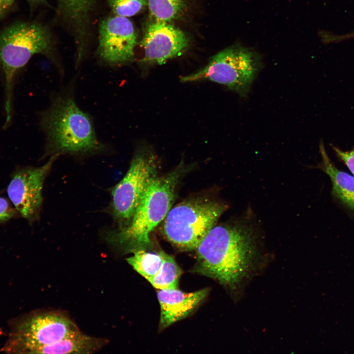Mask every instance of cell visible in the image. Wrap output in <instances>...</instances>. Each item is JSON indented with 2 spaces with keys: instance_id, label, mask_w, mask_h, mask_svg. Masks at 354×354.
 <instances>
[{
  "instance_id": "obj_23",
  "label": "cell",
  "mask_w": 354,
  "mask_h": 354,
  "mask_svg": "<svg viewBox=\"0 0 354 354\" xmlns=\"http://www.w3.org/2000/svg\"><path fill=\"white\" fill-rule=\"evenodd\" d=\"M30 0L32 1L36 2V1H40L42 0Z\"/></svg>"
},
{
  "instance_id": "obj_13",
  "label": "cell",
  "mask_w": 354,
  "mask_h": 354,
  "mask_svg": "<svg viewBox=\"0 0 354 354\" xmlns=\"http://www.w3.org/2000/svg\"><path fill=\"white\" fill-rule=\"evenodd\" d=\"M322 162L320 165L329 177L332 185L333 194L344 205L354 210V176L339 170L329 159L324 143H320Z\"/></svg>"
},
{
  "instance_id": "obj_20",
  "label": "cell",
  "mask_w": 354,
  "mask_h": 354,
  "mask_svg": "<svg viewBox=\"0 0 354 354\" xmlns=\"http://www.w3.org/2000/svg\"><path fill=\"white\" fill-rule=\"evenodd\" d=\"M18 214L6 199L0 197V224L16 217Z\"/></svg>"
},
{
  "instance_id": "obj_16",
  "label": "cell",
  "mask_w": 354,
  "mask_h": 354,
  "mask_svg": "<svg viewBox=\"0 0 354 354\" xmlns=\"http://www.w3.org/2000/svg\"><path fill=\"white\" fill-rule=\"evenodd\" d=\"M160 252L163 257L161 266L157 273L148 281L158 290L177 289L181 270L173 257Z\"/></svg>"
},
{
  "instance_id": "obj_21",
  "label": "cell",
  "mask_w": 354,
  "mask_h": 354,
  "mask_svg": "<svg viewBox=\"0 0 354 354\" xmlns=\"http://www.w3.org/2000/svg\"><path fill=\"white\" fill-rule=\"evenodd\" d=\"M336 156L347 166L354 176V149L350 151H343L340 148L331 145Z\"/></svg>"
},
{
  "instance_id": "obj_3",
  "label": "cell",
  "mask_w": 354,
  "mask_h": 354,
  "mask_svg": "<svg viewBox=\"0 0 354 354\" xmlns=\"http://www.w3.org/2000/svg\"><path fill=\"white\" fill-rule=\"evenodd\" d=\"M184 168L180 164L169 173L155 177L145 191L125 227L108 235L109 239L125 250L135 251L149 246V234L172 207L177 185Z\"/></svg>"
},
{
  "instance_id": "obj_7",
  "label": "cell",
  "mask_w": 354,
  "mask_h": 354,
  "mask_svg": "<svg viewBox=\"0 0 354 354\" xmlns=\"http://www.w3.org/2000/svg\"><path fill=\"white\" fill-rule=\"evenodd\" d=\"M260 68L257 56L240 47L219 52L205 67L180 78L182 82L208 80L227 87L240 95H246Z\"/></svg>"
},
{
  "instance_id": "obj_17",
  "label": "cell",
  "mask_w": 354,
  "mask_h": 354,
  "mask_svg": "<svg viewBox=\"0 0 354 354\" xmlns=\"http://www.w3.org/2000/svg\"><path fill=\"white\" fill-rule=\"evenodd\" d=\"M133 255L128 258V263L147 280L155 276L159 271L163 262L161 252L154 253L146 249L133 252Z\"/></svg>"
},
{
  "instance_id": "obj_10",
  "label": "cell",
  "mask_w": 354,
  "mask_h": 354,
  "mask_svg": "<svg viewBox=\"0 0 354 354\" xmlns=\"http://www.w3.org/2000/svg\"><path fill=\"white\" fill-rule=\"evenodd\" d=\"M136 44L134 26L127 17H108L100 23L97 53L104 62L118 65L133 60Z\"/></svg>"
},
{
  "instance_id": "obj_6",
  "label": "cell",
  "mask_w": 354,
  "mask_h": 354,
  "mask_svg": "<svg viewBox=\"0 0 354 354\" xmlns=\"http://www.w3.org/2000/svg\"><path fill=\"white\" fill-rule=\"evenodd\" d=\"M79 328L58 311H38L17 319L10 326L2 350L8 353L36 354L40 348L56 343Z\"/></svg>"
},
{
  "instance_id": "obj_8",
  "label": "cell",
  "mask_w": 354,
  "mask_h": 354,
  "mask_svg": "<svg viewBox=\"0 0 354 354\" xmlns=\"http://www.w3.org/2000/svg\"><path fill=\"white\" fill-rule=\"evenodd\" d=\"M156 160L149 148H142L134 155L123 178L112 190V213L118 229L127 226L150 183L156 177Z\"/></svg>"
},
{
  "instance_id": "obj_11",
  "label": "cell",
  "mask_w": 354,
  "mask_h": 354,
  "mask_svg": "<svg viewBox=\"0 0 354 354\" xmlns=\"http://www.w3.org/2000/svg\"><path fill=\"white\" fill-rule=\"evenodd\" d=\"M185 33L169 22L155 20L148 26L141 45L143 61L162 64L180 54L188 46Z\"/></svg>"
},
{
  "instance_id": "obj_22",
  "label": "cell",
  "mask_w": 354,
  "mask_h": 354,
  "mask_svg": "<svg viewBox=\"0 0 354 354\" xmlns=\"http://www.w3.org/2000/svg\"><path fill=\"white\" fill-rule=\"evenodd\" d=\"M14 0H0V16L10 8Z\"/></svg>"
},
{
  "instance_id": "obj_2",
  "label": "cell",
  "mask_w": 354,
  "mask_h": 354,
  "mask_svg": "<svg viewBox=\"0 0 354 354\" xmlns=\"http://www.w3.org/2000/svg\"><path fill=\"white\" fill-rule=\"evenodd\" d=\"M40 125L52 155L86 154L104 147L97 139L89 116L79 108L71 93L55 97L41 114Z\"/></svg>"
},
{
  "instance_id": "obj_14",
  "label": "cell",
  "mask_w": 354,
  "mask_h": 354,
  "mask_svg": "<svg viewBox=\"0 0 354 354\" xmlns=\"http://www.w3.org/2000/svg\"><path fill=\"white\" fill-rule=\"evenodd\" d=\"M106 340L93 337L79 329L61 340L38 349L36 354H88L99 350Z\"/></svg>"
},
{
  "instance_id": "obj_19",
  "label": "cell",
  "mask_w": 354,
  "mask_h": 354,
  "mask_svg": "<svg viewBox=\"0 0 354 354\" xmlns=\"http://www.w3.org/2000/svg\"><path fill=\"white\" fill-rule=\"evenodd\" d=\"M115 15L128 17L138 13L147 4L146 0H106Z\"/></svg>"
},
{
  "instance_id": "obj_18",
  "label": "cell",
  "mask_w": 354,
  "mask_h": 354,
  "mask_svg": "<svg viewBox=\"0 0 354 354\" xmlns=\"http://www.w3.org/2000/svg\"><path fill=\"white\" fill-rule=\"evenodd\" d=\"M155 20L170 22L180 16L185 8V0H146Z\"/></svg>"
},
{
  "instance_id": "obj_5",
  "label": "cell",
  "mask_w": 354,
  "mask_h": 354,
  "mask_svg": "<svg viewBox=\"0 0 354 354\" xmlns=\"http://www.w3.org/2000/svg\"><path fill=\"white\" fill-rule=\"evenodd\" d=\"M227 208L226 205L209 199L182 202L168 213L163 223V234L181 250L196 249Z\"/></svg>"
},
{
  "instance_id": "obj_4",
  "label": "cell",
  "mask_w": 354,
  "mask_h": 354,
  "mask_svg": "<svg viewBox=\"0 0 354 354\" xmlns=\"http://www.w3.org/2000/svg\"><path fill=\"white\" fill-rule=\"evenodd\" d=\"M51 36L42 25L28 22L14 24L0 33V69L5 91L7 126L12 114L13 91L17 73L34 55L51 56Z\"/></svg>"
},
{
  "instance_id": "obj_12",
  "label": "cell",
  "mask_w": 354,
  "mask_h": 354,
  "mask_svg": "<svg viewBox=\"0 0 354 354\" xmlns=\"http://www.w3.org/2000/svg\"><path fill=\"white\" fill-rule=\"evenodd\" d=\"M208 289L184 293L178 289L158 290L160 305V329H164L188 316L206 297Z\"/></svg>"
},
{
  "instance_id": "obj_1",
  "label": "cell",
  "mask_w": 354,
  "mask_h": 354,
  "mask_svg": "<svg viewBox=\"0 0 354 354\" xmlns=\"http://www.w3.org/2000/svg\"><path fill=\"white\" fill-rule=\"evenodd\" d=\"M195 250V271L233 290L250 275L259 252L255 229L243 220L215 225Z\"/></svg>"
},
{
  "instance_id": "obj_9",
  "label": "cell",
  "mask_w": 354,
  "mask_h": 354,
  "mask_svg": "<svg viewBox=\"0 0 354 354\" xmlns=\"http://www.w3.org/2000/svg\"><path fill=\"white\" fill-rule=\"evenodd\" d=\"M58 156L52 155L39 167L19 168L12 175L7 188L8 197L18 214L30 224L39 218L43 183Z\"/></svg>"
},
{
  "instance_id": "obj_15",
  "label": "cell",
  "mask_w": 354,
  "mask_h": 354,
  "mask_svg": "<svg viewBox=\"0 0 354 354\" xmlns=\"http://www.w3.org/2000/svg\"><path fill=\"white\" fill-rule=\"evenodd\" d=\"M63 16L82 35L85 26L94 5V0H56Z\"/></svg>"
}]
</instances>
